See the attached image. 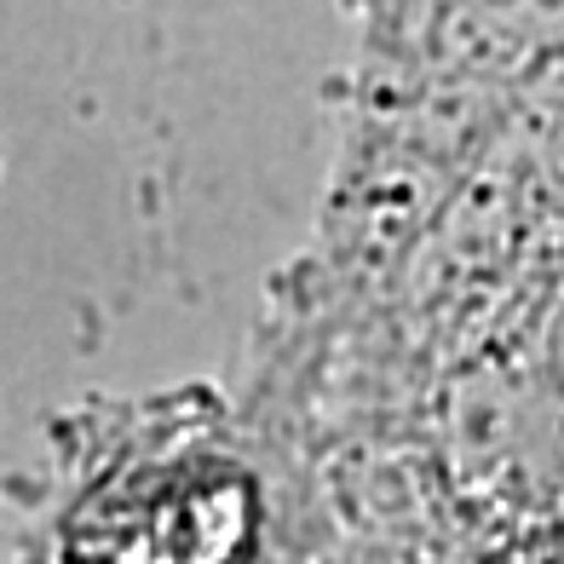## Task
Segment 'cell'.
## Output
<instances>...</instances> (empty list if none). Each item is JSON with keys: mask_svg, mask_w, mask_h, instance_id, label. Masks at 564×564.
Segmentation results:
<instances>
[{"mask_svg": "<svg viewBox=\"0 0 564 564\" xmlns=\"http://www.w3.org/2000/svg\"><path fill=\"white\" fill-rule=\"evenodd\" d=\"M248 484L230 467H139L105 484L69 530L75 564H237Z\"/></svg>", "mask_w": 564, "mask_h": 564, "instance_id": "obj_1", "label": "cell"}]
</instances>
